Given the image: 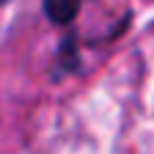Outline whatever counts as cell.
I'll list each match as a JSON object with an SVG mask.
<instances>
[{"label":"cell","instance_id":"obj_1","mask_svg":"<svg viewBox=\"0 0 154 154\" xmlns=\"http://www.w3.org/2000/svg\"><path fill=\"white\" fill-rule=\"evenodd\" d=\"M42 8H44V17L50 19L52 25L69 28L74 19H77V14H80L83 0H44Z\"/></svg>","mask_w":154,"mask_h":154},{"label":"cell","instance_id":"obj_2","mask_svg":"<svg viewBox=\"0 0 154 154\" xmlns=\"http://www.w3.org/2000/svg\"><path fill=\"white\" fill-rule=\"evenodd\" d=\"M77 69H80V52H77V42H74V33H69L61 47H58V55H55V74L52 80H58V77L63 74H74Z\"/></svg>","mask_w":154,"mask_h":154},{"label":"cell","instance_id":"obj_3","mask_svg":"<svg viewBox=\"0 0 154 154\" xmlns=\"http://www.w3.org/2000/svg\"><path fill=\"white\" fill-rule=\"evenodd\" d=\"M0 3H3V0H0Z\"/></svg>","mask_w":154,"mask_h":154}]
</instances>
